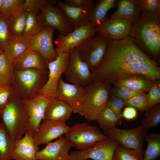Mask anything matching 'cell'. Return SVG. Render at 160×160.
<instances>
[{
	"mask_svg": "<svg viewBox=\"0 0 160 160\" xmlns=\"http://www.w3.org/2000/svg\"><path fill=\"white\" fill-rule=\"evenodd\" d=\"M135 75L153 81L160 79V70L129 36L109 40L103 60L92 72L93 80L109 84Z\"/></svg>",
	"mask_w": 160,
	"mask_h": 160,
	"instance_id": "obj_1",
	"label": "cell"
},
{
	"mask_svg": "<svg viewBox=\"0 0 160 160\" xmlns=\"http://www.w3.org/2000/svg\"><path fill=\"white\" fill-rule=\"evenodd\" d=\"M128 36L143 52L156 59L160 52V15L143 12Z\"/></svg>",
	"mask_w": 160,
	"mask_h": 160,
	"instance_id": "obj_2",
	"label": "cell"
},
{
	"mask_svg": "<svg viewBox=\"0 0 160 160\" xmlns=\"http://www.w3.org/2000/svg\"><path fill=\"white\" fill-rule=\"evenodd\" d=\"M2 122L11 137L21 139L26 132L29 118L26 107L22 99L14 94L1 113Z\"/></svg>",
	"mask_w": 160,
	"mask_h": 160,
	"instance_id": "obj_3",
	"label": "cell"
},
{
	"mask_svg": "<svg viewBox=\"0 0 160 160\" xmlns=\"http://www.w3.org/2000/svg\"><path fill=\"white\" fill-rule=\"evenodd\" d=\"M48 70L28 68L15 71L11 85L14 94L21 99H31L37 95L48 79Z\"/></svg>",
	"mask_w": 160,
	"mask_h": 160,
	"instance_id": "obj_4",
	"label": "cell"
},
{
	"mask_svg": "<svg viewBox=\"0 0 160 160\" xmlns=\"http://www.w3.org/2000/svg\"><path fill=\"white\" fill-rule=\"evenodd\" d=\"M84 88L85 95L79 114L88 121H95L98 115L106 106L110 97L109 84L93 81Z\"/></svg>",
	"mask_w": 160,
	"mask_h": 160,
	"instance_id": "obj_5",
	"label": "cell"
},
{
	"mask_svg": "<svg viewBox=\"0 0 160 160\" xmlns=\"http://www.w3.org/2000/svg\"><path fill=\"white\" fill-rule=\"evenodd\" d=\"M65 135L72 147L81 151L87 150L98 142L108 138L97 127L87 123H79L73 125Z\"/></svg>",
	"mask_w": 160,
	"mask_h": 160,
	"instance_id": "obj_6",
	"label": "cell"
},
{
	"mask_svg": "<svg viewBox=\"0 0 160 160\" xmlns=\"http://www.w3.org/2000/svg\"><path fill=\"white\" fill-rule=\"evenodd\" d=\"M109 41L107 37L96 34L87 39L77 47L81 59L92 72L103 60Z\"/></svg>",
	"mask_w": 160,
	"mask_h": 160,
	"instance_id": "obj_7",
	"label": "cell"
},
{
	"mask_svg": "<svg viewBox=\"0 0 160 160\" xmlns=\"http://www.w3.org/2000/svg\"><path fill=\"white\" fill-rule=\"evenodd\" d=\"M68 61L64 73L67 80L84 87L93 80L92 72L81 59L77 47L68 52Z\"/></svg>",
	"mask_w": 160,
	"mask_h": 160,
	"instance_id": "obj_8",
	"label": "cell"
},
{
	"mask_svg": "<svg viewBox=\"0 0 160 160\" xmlns=\"http://www.w3.org/2000/svg\"><path fill=\"white\" fill-rule=\"evenodd\" d=\"M68 52L63 51L59 52L56 59L48 64L47 80L37 94L42 95L51 99H56L57 84L68 65Z\"/></svg>",
	"mask_w": 160,
	"mask_h": 160,
	"instance_id": "obj_9",
	"label": "cell"
},
{
	"mask_svg": "<svg viewBox=\"0 0 160 160\" xmlns=\"http://www.w3.org/2000/svg\"><path fill=\"white\" fill-rule=\"evenodd\" d=\"M104 131L108 137L116 140L121 146L136 151L144 155L143 145L147 134L140 126L130 129L114 127Z\"/></svg>",
	"mask_w": 160,
	"mask_h": 160,
	"instance_id": "obj_10",
	"label": "cell"
},
{
	"mask_svg": "<svg viewBox=\"0 0 160 160\" xmlns=\"http://www.w3.org/2000/svg\"><path fill=\"white\" fill-rule=\"evenodd\" d=\"M57 0H50L39 14L41 25L57 30L60 34L65 35L74 29L61 10L54 4Z\"/></svg>",
	"mask_w": 160,
	"mask_h": 160,
	"instance_id": "obj_11",
	"label": "cell"
},
{
	"mask_svg": "<svg viewBox=\"0 0 160 160\" xmlns=\"http://www.w3.org/2000/svg\"><path fill=\"white\" fill-rule=\"evenodd\" d=\"M119 145L116 140L108 138L84 151H75L69 154L68 160H113L114 152Z\"/></svg>",
	"mask_w": 160,
	"mask_h": 160,
	"instance_id": "obj_12",
	"label": "cell"
},
{
	"mask_svg": "<svg viewBox=\"0 0 160 160\" xmlns=\"http://www.w3.org/2000/svg\"><path fill=\"white\" fill-rule=\"evenodd\" d=\"M96 34L95 28L89 23L75 28L68 34H60L55 40L56 45L55 49L57 53L60 51L69 52L76 47H78L87 39Z\"/></svg>",
	"mask_w": 160,
	"mask_h": 160,
	"instance_id": "obj_13",
	"label": "cell"
},
{
	"mask_svg": "<svg viewBox=\"0 0 160 160\" xmlns=\"http://www.w3.org/2000/svg\"><path fill=\"white\" fill-rule=\"evenodd\" d=\"M84 87L65 82L61 77L58 81L56 91V99L68 104L73 113L79 114L83 106L85 95Z\"/></svg>",
	"mask_w": 160,
	"mask_h": 160,
	"instance_id": "obj_14",
	"label": "cell"
},
{
	"mask_svg": "<svg viewBox=\"0 0 160 160\" xmlns=\"http://www.w3.org/2000/svg\"><path fill=\"white\" fill-rule=\"evenodd\" d=\"M54 30L52 28L46 27L37 34L29 36L28 48L39 53L48 64L55 60L58 55L53 44Z\"/></svg>",
	"mask_w": 160,
	"mask_h": 160,
	"instance_id": "obj_15",
	"label": "cell"
},
{
	"mask_svg": "<svg viewBox=\"0 0 160 160\" xmlns=\"http://www.w3.org/2000/svg\"><path fill=\"white\" fill-rule=\"evenodd\" d=\"M28 113L29 120L26 132L34 137L43 120L46 108L52 100L37 94L31 99H22Z\"/></svg>",
	"mask_w": 160,
	"mask_h": 160,
	"instance_id": "obj_16",
	"label": "cell"
},
{
	"mask_svg": "<svg viewBox=\"0 0 160 160\" xmlns=\"http://www.w3.org/2000/svg\"><path fill=\"white\" fill-rule=\"evenodd\" d=\"M133 24L128 20L120 19H111L107 16L95 28L96 34L108 38L109 40H119L128 36Z\"/></svg>",
	"mask_w": 160,
	"mask_h": 160,
	"instance_id": "obj_17",
	"label": "cell"
},
{
	"mask_svg": "<svg viewBox=\"0 0 160 160\" xmlns=\"http://www.w3.org/2000/svg\"><path fill=\"white\" fill-rule=\"evenodd\" d=\"M70 127L62 121H44L40 124L34 137L36 144H47L53 140L66 134Z\"/></svg>",
	"mask_w": 160,
	"mask_h": 160,
	"instance_id": "obj_18",
	"label": "cell"
},
{
	"mask_svg": "<svg viewBox=\"0 0 160 160\" xmlns=\"http://www.w3.org/2000/svg\"><path fill=\"white\" fill-rule=\"evenodd\" d=\"M56 3L74 29L89 23L95 6L94 2L78 7L69 6L60 0H57Z\"/></svg>",
	"mask_w": 160,
	"mask_h": 160,
	"instance_id": "obj_19",
	"label": "cell"
},
{
	"mask_svg": "<svg viewBox=\"0 0 160 160\" xmlns=\"http://www.w3.org/2000/svg\"><path fill=\"white\" fill-rule=\"evenodd\" d=\"M72 147L65 137L62 136L54 142H50L45 148L38 151L36 160H68L69 151Z\"/></svg>",
	"mask_w": 160,
	"mask_h": 160,
	"instance_id": "obj_20",
	"label": "cell"
},
{
	"mask_svg": "<svg viewBox=\"0 0 160 160\" xmlns=\"http://www.w3.org/2000/svg\"><path fill=\"white\" fill-rule=\"evenodd\" d=\"M116 6L117 9L110 19H124L134 24L139 20L143 13L137 0H117Z\"/></svg>",
	"mask_w": 160,
	"mask_h": 160,
	"instance_id": "obj_21",
	"label": "cell"
},
{
	"mask_svg": "<svg viewBox=\"0 0 160 160\" xmlns=\"http://www.w3.org/2000/svg\"><path fill=\"white\" fill-rule=\"evenodd\" d=\"M39 149L33 137L26 132L24 137L15 140L12 159L36 160V156Z\"/></svg>",
	"mask_w": 160,
	"mask_h": 160,
	"instance_id": "obj_22",
	"label": "cell"
},
{
	"mask_svg": "<svg viewBox=\"0 0 160 160\" xmlns=\"http://www.w3.org/2000/svg\"><path fill=\"white\" fill-rule=\"evenodd\" d=\"M13 61L15 71L28 68L48 69V64L41 55L37 52L29 48Z\"/></svg>",
	"mask_w": 160,
	"mask_h": 160,
	"instance_id": "obj_23",
	"label": "cell"
},
{
	"mask_svg": "<svg viewBox=\"0 0 160 160\" xmlns=\"http://www.w3.org/2000/svg\"><path fill=\"white\" fill-rule=\"evenodd\" d=\"M72 112V108L67 103L57 99H53L48 105L42 120L65 121L69 119Z\"/></svg>",
	"mask_w": 160,
	"mask_h": 160,
	"instance_id": "obj_24",
	"label": "cell"
},
{
	"mask_svg": "<svg viewBox=\"0 0 160 160\" xmlns=\"http://www.w3.org/2000/svg\"><path fill=\"white\" fill-rule=\"evenodd\" d=\"M116 0H99L95 6L89 23L95 28L104 20L110 9L116 6Z\"/></svg>",
	"mask_w": 160,
	"mask_h": 160,
	"instance_id": "obj_25",
	"label": "cell"
},
{
	"mask_svg": "<svg viewBox=\"0 0 160 160\" xmlns=\"http://www.w3.org/2000/svg\"><path fill=\"white\" fill-rule=\"evenodd\" d=\"M153 81L142 75H135L113 84L115 86L124 87L134 91L145 92L149 91Z\"/></svg>",
	"mask_w": 160,
	"mask_h": 160,
	"instance_id": "obj_26",
	"label": "cell"
},
{
	"mask_svg": "<svg viewBox=\"0 0 160 160\" xmlns=\"http://www.w3.org/2000/svg\"><path fill=\"white\" fill-rule=\"evenodd\" d=\"M14 60L4 52L0 53V86H11L14 79Z\"/></svg>",
	"mask_w": 160,
	"mask_h": 160,
	"instance_id": "obj_27",
	"label": "cell"
},
{
	"mask_svg": "<svg viewBox=\"0 0 160 160\" xmlns=\"http://www.w3.org/2000/svg\"><path fill=\"white\" fill-rule=\"evenodd\" d=\"M29 36H12L4 52L7 56L13 60L19 57L28 49Z\"/></svg>",
	"mask_w": 160,
	"mask_h": 160,
	"instance_id": "obj_28",
	"label": "cell"
},
{
	"mask_svg": "<svg viewBox=\"0 0 160 160\" xmlns=\"http://www.w3.org/2000/svg\"><path fill=\"white\" fill-rule=\"evenodd\" d=\"M15 140L10 135L3 123H0V160H12Z\"/></svg>",
	"mask_w": 160,
	"mask_h": 160,
	"instance_id": "obj_29",
	"label": "cell"
},
{
	"mask_svg": "<svg viewBox=\"0 0 160 160\" xmlns=\"http://www.w3.org/2000/svg\"><path fill=\"white\" fill-rule=\"evenodd\" d=\"M145 140L148 145L143 160H156L160 155V134H147Z\"/></svg>",
	"mask_w": 160,
	"mask_h": 160,
	"instance_id": "obj_30",
	"label": "cell"
},
{
	"mask_svg": "<svg viewBox=\"0 0 160 160\" xmlns=\"http://www.w3.org/2000/svg\"><path fill=\"white\" fill-rule=\"evenodd\" d=\"M140 126L146 132L149 128L156 127L160 122V105L158 104L146 111Z\"/></svg>",
	"mask_w": 160,
	"mask_h": 160,
	"instance_id": "obj_31",
	"label": "cell"
},
{
	"mask_svg": "<svg viewBox=\"0 0 160 160\" xmlns=\"http://www.w3.org/2000/svg\"><path fill=\"white\" fill-rule=\"evenodd\" d=\"M45 27L41 24L39 15L37 13L30 12H27L25 28L22 35L32 36L41 31Z\"/></svg>",
	"mask_w": 160,
	"mask_h": 160,
	"instance_id": "obj_32",
	"label": "cell"
},
{
	"mask_svg": "<svg viewBox=\"0 0 160 160\" xmlns=\"http://www.w3.org/2000/svg\"><path fill=\"white\" fill-rule=\"evenodd\" d=\"M27 12H20L8 19L12 36H22L25 28Z\"/></svg>",
	"mask_w": 160,
	"mask_h": 160,
	"instance_id": "obj_33",
	"label": "cell"
},
{
	"mask_svg": "<svg viewBox=\"0 0 160 160\" xmlns=\"http://www.w3.org/2000/svg\"><path fill=\"white\" fill-rule=\"evenodd\" d=\"M96 120L104 130L116 127L119 123V120L114 113L106 106L98 115Z\"/></svg>",
	"mask_w": 160,
	"mask_h": 160,
	"instance_id": "obj_34",
	"label": "cell"
},
{
	"mask_svg": "<svg viewBox=\"0 0 160 160\" xmlns=\"http://www.w3.org/2000/svg\"><path fill=\"white\" fill-rule=\"evenodd\" d=\"M143 155L133 150L118 145L114 152L113 160H143Z\"/></svg>",
	"mask_w": 160,
	"mask_h": 160,
	"instance_id": "obj_35",
	"label": "cell"
},
{
	"mask_svg": "<svg viewBox=\"0 0 160 160\" xmlns=\"http://www.w3.org/2000/svg\"><path fill=\"white\" fill-rule=\"evenodd\" d=\"M24 0H4L0 15L8 19L13 15L22 11Z\"/></svg>",
	"mask_w": 160,
	"mask_h": 160,
	"instance_id": "obj_36",
	"label": "cell"
},
{
	"mask_svg": "<svg viewBox=\"0 0 160 160\" xmlns=\"http://www.w3.org/2000/svg\"><path fill=\"white\" fill-rule=\"evenodd\" d=\"M8 20L0 15V51L4 52L11 37Z\"/></svg>",
	"mask_w": 160,
	"mask_h": 160,
	"instance_id": "obj_37",
	"label": "cell"
},
{
	"mask_svg": "<svg viewBox=\"0 0 160 160\" xmlns=\"http://www.w3.org/2000/svg\"><path fill=\"white\" fill-rule=\"evenodd\" d=\"M124 105L132 106L142 112L147 110L148 98L145 92L124 101Z\"/></svg>",
	"mask_w": 160,
	"mask_h": 160,
	"instance_id": "obj_38",
	"label": "cell"
},
{
	"mask_svg": "<svg viewBox=\"0 0 160 160\" xmlns=\"http://www.w3.org/2000/svg\"><path fill=\"white\" fill-rule=\"evenodd\" d=\"M155 80L153 81L147 95V110L156 105L160 102V82Z\"/></svg>",
	"mask_w": 160,
	"mask_h": 160,
	"instance_id": "obj_39",
	"label": "cell"
},
{
	"mask_svg": "<svg viewBox=\"0 0 160 160\" xmlns=\"http://www.w3.org/2000/svg\"><path fill=\"white\" fill-rule=\"evenodd\" d=\"M111 91L114 95L124 101L145 92L135 91L124 87L117 86H115L111 89Z\"/></svg>",
	"mask_w": 160,
	"mask_h": 160,
	"instance_id": "obj_40",
	"label": "cell"
},
{
	"mask_svg": "<svg viewBox=\"0 0 160 160\" xmlns=\"http://www.w3.org/2000/svg\"><path fill=\"white\" fill-rule=\"evenodd\" d=\"M47 0H25L22 6V11L33 12L38 13L49 1Z\"/></svg>",
	"mask_w": 160,
	"mask_h": 160,
	"instance_id": "obj_41",
	"label": "cell"
},
{
	"mask_svg": "<svg viewBox=\"0 0 160 160\" xmlns=\"http://www.w3.org/2000/svg\"><path fill=\"white\" fill-rule=\"evenodd\" d=\"M142 12L160 15V0H137Z\"/></svg>",
	"mask_w": 160,
	"mask_h": 160,
	"instance_id": "obj_42",
	"label": "cell"
},
{
	"mask_svg": "<svg viewBox=\"0 0 160 160\" xmlns=\"http://www.w3.org/2000/svg\"><path fill=\"white\" fill-rule=\"evenodd\" d=\"M124 105V101L113 95L109 97L106 106L112 110L119 121L122 117L121 110Z\"/></svg>",
	"mask_w": 160,
	"mask_h": 160,
	"instance_id": "obj_43",
	"label": "cell"
},
{
	"mask_svg": "<svg viewBox=\"0 0 160 160\" xmlns=\"http://www.w3.org/2000/svg\"><path fill=\"white\" fill-rule=\"evenodd\" d=\"M13 95L11 86H0V113H1Z\"/></svg>",
	"mask_w": 160,
	"mask_h": 160,
	"instance_id": "obj_44",
	"label": "cell"
},
{
	"mask_svg": "<svg viewBox=\"0 0 160 160\" xmlns=\"http://www.w3.org/2000/svg\"><path fill=\"white\" fill-rule=\"evenodd\" d=\"M137 114L136 108L132 106H128L124 108L122 113V116L127 120H130L136 118Z\"/></svg>",
	"mask_w": 160,
	"mask_h": 160,
	"instance_id": "obj_45",
	"label": "cell"
},
{
	"mask_svg": "<svg viewBox=\"0 0 160 160\" xmlns=\"http://www.w3.org/2000/svg\"><path fill=\"white\" fill-rule=\"evenodd\" d=\"M94 2L93 0H65L67 4L74 7H81Z\"/></svg>",
	"mask_w": 160,
	"mask_h": 160,
	"instance_id": "obj_46",
	"label": "cell"
},
{
	"mask_svg": "<svg viewBox=\"0 0 160 160\" xmlns=\"http://www.w3.org/2000/svg\"><path fill=\"white\" fill-rule=\"evenodd\" d=\"M4 0H0V15L1 12Z\"/></svg>",
	"mask_w": 160,
	"mask_h": 160,
	"instance_id": "obj_47",
	"label": "cell"
},
{
	"mask_svg": "<svg viewBox=\"0 0 160 160\" xmlns=\"http://www.w3.org/2000/svg\"><path fill=\"white\" fill-rule=\"evenodd\" d=\"M1 113H0V119H1ZM1 122L0 121V123Z\"/></svg>",
	"mask_w": 160,
	"mask_h": 160,
	"instance_id": "obj_48",
	"label": "cell"
},
{
	"mask_svg": "<svg viewBox=\"0 0 160 160\" xmlns=\"http://www.w3.org/2000/svg\"><path fill=\"white\" fill-rule=\"evenodd\" d=\"M157 160H160V159H157Z\"/></svg>",
	"mask_w": 160,
	"mask_h": 160,
	"instance_id": "obj_49",
	"label": "cell"
},
{
	"mask_svg": "<svg viewBox=\"0 0 160 160\" xmlns=\"http://www.w3.org/2000/svg\"><path fill=\"white\" fill-rule=\"evenodd\" d=\"M0 53H1V52H0Z\"/></svg>",
	"mask_w": 160,
	"mask_h": 160,
	"instance_id": "obj_50",
	"label": "cell"
},
{
	"mask_svg": "<svg viewBox=\"0 0 160 160\" xmlns=\"http://www.w3.org/2000/svg\"></svg>",
	"mask_w": 160,
	"mask_h": 160,
	"instance_id": "obj_51",
	"label": "cell"
}]
</instances>
